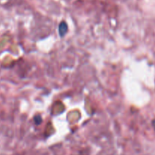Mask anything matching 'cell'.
Here are the masks:
<instances>
[{"label":"cell","mask_w":155,"mask_h":155,"mask_svg":"<svg viewBox=\"0 0 155 155\" xmlns=\"http://www.w3.org/2000/svg\"><path fill=\"white\" fill-rule=\"evenodd\" d=\"M68 24L66 22L62 21L61 23H60L58 26V33L61 37H64L65 36V34L68 32Z\"/></svg>","instance_id":"1"},{"label":"cell","mask_w":155,"mask_h":155,"mask_svg":"<svg viewBox=\"0 0 155 155\" xmlns=\"http://www.w3.org/2000/svg\"><path fill=\"white\" fill-rule=\"evenodd\" d=\"M152 124H153V127H154V131H155V120L153 121Z\"/></svg>","instance_id":"2"}]
</instances>
